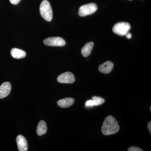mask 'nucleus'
I'll return each mask as SVG.
<instances>
[{
    "mask_svg": "<svg viewBox=\"0 0 151 151\" xmlns=\"http://www.w3.org/2000/svg\"><path fill=\"white\" fill-rule=\"evenodd\" d=\"M120 127L118 122L111 116H107L102 126V133L104 135H113L119 132Z\"/></svg>",
    "mask_w": 151,
    "mask_h": 151,
    "instance_id": "obj_1",
    "label": "nucleus"
},
{
    "mask_svg": "<svg viewBox=\"0 0 151 151\" xmlns=\"http://www.w3.org/2000/svg\"><path fill=\"white\" fill-rule=\"evenodd\" d=\"M41 16L47 21L50 22L52 19V11L49 2L44 0L41 3L40 7Z\"/></svg>",
    "mask_w": 151,
    "mask_h": 151,
    "instance_id": "obj_2",
    "label": "nucleus"
},
{
    "mask_svg": "<svg viewBox=\"0 0 151 151\" xmlns=\"http://www.w3.org/2000/svg\"><path fill=\"white\" fill-rule=\"evenodd\" d=\"M131 29V26L129 23L121 22L114 25L113 31L114 33L121 36L126 35Z\"/></svg>",
    "mask_w": 151,
    "mask_h": 151,
    "instance_id": "obj_3",
    "label": "nucleus"
},
{
    "mask_svg": "<svg viewBox=\"0 0 151 151\" xmlns=\"http://www.w3.org/2000/svg\"><path fill=\"white\" fill-rule=\"evenodd\" d=\"M97 5L94 3H90L80 7L78 13L80 17H84L94 13L97 10Z\"/></svg>",
    "mask_w": 151,
    "mask_h": 151,
    "instance_id": "obj_4",
    "label": "nucleus"
},
{
    "mask_svg": "<svg viewBox=\"0 0 151 151\" xmlns=\"http://www.w3.org/2000/svg\"><path fill=\"white\" fill-rule=\"evenodd\" d=\"M44 43L50 46H63L65 44V40L60 37H50L44 40Z\"/></svg>",
    "mask_w": 151,
    "mask_h": 151,
    "instance_id": "obj_5",
    "label": "nucleus"
},
{
    "mask_svg": "<svg viewBox=\"0 0 151 151\" xmlns=\"http://www.w3.org/2000/svg\"><path fill=\"white\" fill-rule=\"evenodd\" d=\"M74 75L70 72H66L60 75L57 78V81L60 83L71 84L75 81Z\"/></svg>",
    "mask_w": 151,
    "mask_h": 151,
    "instance_id": "obj_6",
    "label": "nucleus"
},
{
    "mask_svg": "<svg viewBox=\"0 0 151 151\" xmlns=\"http://www.w3.org/2000/svg\"><path fill=\"white\" fill-rule=\"evenodd\" d=\"M16 142L19 151H27L28 150V143L26 139L21 135L17 137Z\"/></svg>",
    "mask_w": 151,
    "mask_h": 151,
    "instance_id": "obj_7",
    "label": "nucleus"
},
{
    "mask_svg": "<svg viewBox=\"0 0 151 151\" xmlns=\"http://www.w3.org/2000/svg\"><path fill=\"white\" fill-rule=\"evenodd\" d=\"M12 86L9 82L3 83L0 86V99H3L8 96L10 93Z\"/></svg>",
    "mask_w": 151,
    "mask_h": 151,
    "instance_id": "obj_8",
    "label": "nucleus"
},
{
    "mask_svg": "<svg viewBox=\"0 0 151 151\" xmlns=\"http://www.w3.org/2000/svg\"><path fill=\"white\" fill-rule=\"evenodd\" d=\"M113 66L114 65L113 63L110 61H107L99 66V70L103 73H110L113 70Z\"/></svg>",
    "mask_w": 151,
    "mask_h": 151,
    "instance_id": "obj_9",
    "label": "nucleus"
},
{
    "mask_svg": "<svg viewBox=\"0 0 151 151\" xmlns=\"http://www.w3.org/2000/svg\"><path fill=\"white\" fill-rule=\"evenodd\" d=\"M74 102V100L73 98H66L58 100L57 104L60 108H67L73 105Z\"/></svg>",
    "mask_w": 151,
    "mask_h": 151,
    "instance_id": "obj_10",
    "label": "nucleus"
},
{
    "mask_svg": "<svg viewBox=\"0 0 151 151\" xmlns=\"http://www.w3.org/2000/svg\"><path fill=\"white\" fill-rule=\"evenodd\" d=\"M11 54L14 58L16 59H21L24 58L26 55L25 52L17 48L12 49L11 51Z\"/></svg>",
    "mask_w": 151,
    "mask_h": 151,
    "instance_id": "obj_11",
    "label": "nucleus"
},
{
    "mask_svg": "<svg viewBox=\"0 0 151 151\" xmlns=\"http://www.w3.org/2000/svg\"><path fill=\"white\" fill-rule=\"evenodd\" d=\"M93 46L94 43L92 42L85 44L81 49V53L83 56L84 57H87L89 56L92 52Z\"/></svg>",
    "mask_w": 151,
    "mask_h": 151,
    "instance_id": "obj_12",
    "label": "nucleus"
},
{
    "mask_svg": "<svg viewBox=\"0 0 151 151\" xmlns=\"http://www.w3.org/2000/svg\"><path fill=\"white\" fill-rule=\"evenodd\" d=\"M47 127L46 123L44 121H41L38 124L37 133L39 136H42L46 133Z\"/></svg>",
    "mask_w": 151,
    "mask_h": 151,
    "instance_id": "obj_13",
    "label": "nucleus"
},
{
    "mask_svg": "<svg viewBox=\"0 0 151 151\" xmlns=\"http://www.w3.org/2000/svg\"><path fill=\"white\" fill-rule=\"evenodd\" d=\"M92 100H94L95 103H96L97 106L102 105L105 101L103 98L101 97H97V96H94L92 97Z\"/></svg>",
    "mask_w": 151,
    "mask_h": 151,
    "instance_id": "obj_14",
    "label": "nucleus"
},
{
    "mask_svg": "<svg viewBox=\"0 0 151 151\" xmlns=\"http://www.w3.org/2000/svg\"><path fill=\"white\" fill-rule=\"evenodd\" d=\"M85 105L87 107H92L93 106H97L96 103L93 100H88L86 101Z\"/></svg>",
    "mask_w": 151,
    "mask_h": 151,
    "instance_id": "obj_15",
    "label": "nucleus"
},
{
    "mask_svg": "<svg viewBox=\"0 0 151 151\" xmlns=\"http://www.w3.org/2000/svg\"><path fill=\"white\" fill-rule=\"evenodd\" d=\"M128 151H142L143 150L137 147H131L128 149Z\"/></svg>",
    "mask_w": 151,
    "mask_h": 151,
    "instance_id": "obj_16",
    "label": "nucleus"
},
{
    "mask_svg": "<svg viewBox=\"0 0 151 151\" xmlns=\"http://www.w3.org/2000/svg\"><path fill=\"white\" fill-rule=\"evenodd\" d=\"M11 4L14 5H17L20 1L21 0H9Z\"/></svg>",
    "mask_w": 151,
    "mask_h": 151,
    "instance_id": "obj_17",
    "label": "nucleus"
},
{
    "mask_svg": "<svg viewBox=\"0 0 151 151\" xmlns=\"http://www.w3.org/2000/svg\"><path fill=\"white\" fill-rule=\"evenodd\" d=\"M148 130L149 132H150V134H151V122H149L148 124Z\"/></svg>",
    "mask_w": 151,
    "mask_h": 151,
    "instance_id": "obj_18",
    "label": "nucleus"
},
{
    "mask_svg": "<svg viewBox=\"0 0 151 151\" xmlns=\"http://www.w3.org/2000/svg\"><path fill=\"white\" fill-rule=\"evenodd\" d=\"M126 37L128 39H131L132 37V35L130 33L128 32L126 35Z\"/></svg>",
    "mask_w": 151,
    "mask_h": 151,
    "instance_id": "obj_19",
    "label": "nucleus"
},
{
    "mask_svg": "<svg viewBox=\"0 0 151 151\" xmlns=\"http://www.w3.org/2000/svg\"><path fill=\"white\" fill-rule=\"evenodd\" d=\"M150 111H151V106H150Z\"/></svg>",
    "mask_w": 151,
    "mask_h": 151,
    "instance_id": "obj_20",
    "label": "nucleus"
}]
</instances>
